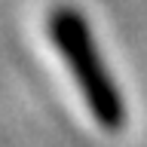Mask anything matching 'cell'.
<instances>
[{
  "mask_svg": "<svg viewBox=\"0 0 147 147\" xmlns=\"http://www.w3.org/2000/svg\"><path fill=\"white\" fill-rule=\"evenodd\" d=\"M46 31L52 37L55 52L61 55L64 67L71 71V80L77 83L92 119L104 132H123L129 119L126 98L119 95L117 83L110 77V67L92 37L86 16L77 6H55L46 18Z\"/></svg>",
  "mask_w": 147,
  "mask_h": 147,
  "instance_id": "1",
  "label": "cell"
}]
</instances>
